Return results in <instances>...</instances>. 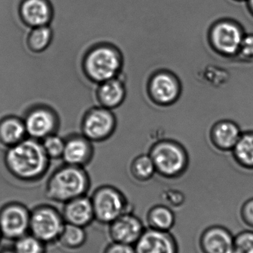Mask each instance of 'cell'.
I'll return each mask as SVG.
<instances>
[{
	"mask_svg": "<svg viewBox=\"0 0 253 253\" xmlns=\"http://www.w3.org/2000/svg\"><path fill=\"white\" fill-rule=\"evenodd\" d=\"M49 158L39 140L32 138L8 147L4 156L7 169L16 178L34 181L44 175L49 166Z\"/></svg>",
	"mask_w": 253,
	"mask_h": 253,
	"instance_id": "cell-1",
	"label": "cell"
},
{
	"mask_svg": "<svg viewBox=\"0 0 253 253\" xmlns=\"http://www.w3.org/2000/svg\"><path fill=\"white\" fill-rule=\"evenodd\" d=\"M90 187L89 175L82 167L66 165L52 174L46 186V197L59 203L86 196Z\"/></svg>",
	"mask_w": 253,
	"mask_h": 253,
	"instance_id": "cell-2",
	"label": "cell"
},
{
	"mask_svg": "<svg viewBox=\"0 0 253 253\" xmlns=\"http://www.w3.org/2000/svg\"><path fill=\"white\" fill-rule=\"evenodd\" d=\"M83 65L88 78L101 84L118 77L123 65L122 53L112 44H95L85 55Z\"/></svg>",
	"mask_w": 253,
	"mask_h": 253,
	"instance_id": "cell-3",
	"label": "cell"
},
{
	"mask_svg": "<svg viewBox=\"0 0 253 253\" xmlns=\"http://www.w3.org/2000/svg\"><path fill=\"white\" fill-rule=\"evenodd\" d=\"M62 213L50 205H40L31 211L29 233L46 245L56 243L65 226Z\"/></svg>",
	"mask_w": 253,
	"mask_h": 253,
	"instance_id": "cell-4",
	"label": "cell"
},
{
	"mask_svg": "<svg viewBox=\"0 0 253 253\" xmlns=\"http://www.w3.org/2000/svg\"><path fill=\"white\" fill-rule=\"evenodd\" d=\"M91 200L95 220L101 224L108 225L120 215L130 211L124 195L111 186H102L97 189Z\"/></svg>",
	"mask_w": 253,
	"mask_h": 253,
	"instance_id": "cell-5",
	"label": "cell"
},
{
	"mask_svg": "<svg viewBox=\"0 0 253 253\" xmlns=\"http://www.w3.org/2000/svg\"><path fill=\"white\" fill-rule=\"evenodd\" d=\"M245 33L242 26L230 19H222L213 24L209 31V40L213 48L227 56L239 53Z\"/></svg>",
	"mask_w": 253,
	"mask_h": 253,
	"instance_id": "cell-6",
	"label": "cell"
},
{
	"mask_svg": "<svg viewBox=\"0 0 253 253\" xmlns=\"http://www.w3.org/2000/svg\"><path fill=\"white\" fill-rule=\"evenodd\" d=\"M116 118L111 110L100 106L89 110L82 122L83 135L91 141H102L115 130Z\"/></svg>",
	"mask_w": 253,
	"mask_h": 253,
	"instance_id": "cell-7",
	"label": "cell"
},
{
	"mask_svg": "<svg viewBox=\"0 0 253 253\" xmlns=\"http://www.w3.org/2000/svg\"><path fill=\"white\" fill-rule=\"evenodd\" d=\"M31 211L20 203H10L0 211L1 236L16 240L29 233Z\"/></svg>",
	"mask_w": 253,
	"mask_h": 253,
	"instance_id": "cell-8",
	"label": "cell"
},
{
	"mask_svg": "<svg viewBox=\"0 0 253 253\" xmlns=\"http://www.w3.org/2000/svg\"><path fill=\"white\" fill-rule=\"evenodd\" d=\"M150 156L154 162L156 170L166 176L176 175L185 167V153L175 143H158L152 147Z\"/></svg>",
	"mask_w": 253,
	"mask_h": 253,
	"instance_id": "cell-9",
	"label": "cell"
},
{
	"mask_svg": "<svg viewBox=\"0 0 253 253\" xmlns=\"http://www.w3.org/2000/svg\"><path fill=\"white\" fill-rule=\"evenodd\" d=\"M145 229L142 221L129 211L108 224V234L112 242L134 246Z\"/></svg>",
	"mask_w": 253,
	"mask_h": 253,
	"instance_id": "cell-10",
	"label": "cell"
},
{
	"mask_svg": "<svg viewBox=\"0 0 253 253\" xmlns=\"http://www.w3.org/2000/svg\"><path fill=\"white\" fill-rule=\"evenodd\" d=\"M135 253H179L175 236L170 232L145 229L134 245Z\"/></svg>",
	"mask_w": 253,
	"mask_h": 253,
	"instance_id": "cell-11",
	"label": "cell"
},
{
	"mask_svg": "<svg viewBox=\"0 0 253 253\" xmlns=\"http://www.w3.org/2000/svg\"><path fill=\"white\" fill-rule=\"evenodd\" d=\"M27 135L34 139H42L54 133L57 126L56 114L51 108H32L23 120Z\"/></svg>",
	"mask_w": 253,
	"mask_h": 253,
	"instance_id": "cell-12",
	"label": "cell"
},
{
	"mask_svg": "<svg viewBox=\"0 0 253 253\" xmlns=\"http://www.w3.org/2000/svg\"><path fill=\"white\" fill-rule=\"evenodd\" d=\"M234 236L221 225H212L205 229L199 239L202 253H232Z\"/></svg>",
	"mask_w": 253,
	"mask_h": 253,
	"instance_id": "cell-13",
	"label": "cell"
},
{
	"mask_svg": "<svg viewBox=\"0 0 253 253\" xmlns=\"http://www.w3.org/2000/svg\"><path fill=\"white\" fill-rule=\"evenodd\" d=\"M61 213L67 224L84 228L95 220L92 200L86 195L64 204Z\"/></svg>",
	"mask_w": 253,
	"mask_h": 253,
	"instance_id": "cell-14",
	"label": "cell"
},
{
	"mask_svg": "<svg viewBox=\"0 0 253 253\" xmlns=\"http://www.w3.org/2000/svg\"><path fill=\"white\" fill-rule=\"evenodd\" d=\"M65 141L62 159L66 165L83 168L90 162L93 155L90 140L83 135H73Z\"/></svg>",
	"mask_w": 253,
	"mask_h": 253,
	"instance_id": "cell-15",
	"label": "cell"
},
{
	"mask_svg": "<svg viewBox=\"0 0 253 253\" xmlns=\"http://www.w3.org/2000/svg\"><path fill=\"white\" fill-rule=\"evenodd\" d=\"M149 91L155 102L169 104L176 100L179 95V84L176 79L168 73H157L150 80Z\"/></svg>",
	"mask_w": 253,
	"mask_h": 253,
	"instance_id": "cell-16",
	"label": "cell"
},
{
	"mask_svg": "<svg viewBox=\"0 0 253 253\" xmlns=\"http://www.w3.org/2000/svg\"><path fill=\"white\" fill-rule=\"evenodd\" d=\"M22 20L31 28L49 25L52 10L48 0H22L19 5Z\"/></svg>",
	"mask_w": 253,
	"mask_h": 253,
	"instance_id": "cell-17",
	"label": "cell"
},
{
	"mask_svg": "<svg viewBox=\"0 0 253 253\" xmlns=\"http://www.w3.org/2000/svg\"><path fill=\"white\" fill-rule=\"evenodd\" d=\"M126 94V87L118 77L101 83L97 90V98L101 106L110 110L118 108Z\"/></svg>",
	"mask_w": 253,
	"mask_h": 253,
	"instance_id": "cell-18",
	"label": "cell"
},
{
	"mask_svg": "<svg viewBox=\"0 0 253 253\" xmlns=\"http://www.w3.org/2000/svg\"><path fill=\"white\" fill-rule=\"evenodd\" d=\"M23 120L16 117H7L0 121V142L10 147L21 142L26 137Z\"/></svg>",
	"mask_w": 253,
	"mask_h": 253,
	"instance_id": "cell-19",
	"label": "cell"
},
{
	"mask_svg": "<svg viewBox=\"0 0 253 253\" xmlns=\"http://www.w3.org/2000/svg\"><path fill=\"white\" fill-rule=\"evenodd\" d=\"M175 212L170 208L165 205H155L147 212L148 228L170 232L175 226Z\"/></svg>",
	"mask_w": 253,
	"mask_h": 253,
	"instance_id": "cell-20",
	"label": "cell"
},
{
	"mask_svg": "<svg viewBox=\"0 0 253 253\" xmlns=\"http://www.w3.org/2000/svg\"><path fill=\"white\" fill-rule=\"evenodd\" d=\"M239 126L231 122H221L214 127L212 137L220 148H234L240 138Z\"/></svg>",
	"mask_w": 253,
	"mask_h": 253,
	"instance_id": "cell-21",
	"label": "cell"
},
{
	"mask_svg": "<svg viewBox=\"0 0 253 253\" xmlns=\"http://www.w3.org/2000/svg\"><path fill=\"white\" fill-rule=\"evenodd\" d=\"M52 39L53 32L50 25L31 28L26 36L27 47L33 53H43L49 48Z\"/></svg>",
	"mask_w": 253,
	"mask_h": 253,
	"instance_id": "cell-22",
	"label": "cell"
},
{
	"mask_svg": "<svg viewBox=\"0 0 253 253\" xmlns=\"http://www.w3.org/2000/svg\"><path fill=\"white\" fill-rule=\"evenodd\" d=\"M87 240V234L84 227L65 223L57 243L68 250L82 248Z\"/></svg>",
	"mask_w": 253,
	"mask_h": 253,
	"instance_id": "cell-23",
	"label": "cell"
},
{
	"mask_svg": "<svg viewBox=\"0 0 253 253\" xmlns=\"http://www.w3.org/2000/svg\"><path fill=\"white\" fill-rule=\"evenodd\" d=\"M236 159L247 167H253V133L241 135L234 147Z\"/></svg>",
	"mask_w": 253,
	"mask_h": 253,
	"instance_id": "cell-24",
	"label": "cell"
},
{
	"mask_svg": "<svg viewBox=\"0 0 253 253\" xmlns=\"http://www.w3.org/2000/svg\"><path fill=\"white\" fill-rule=\"evenodd\" d=\"M131 170L135 178L146 181L152 177L156 168L151 156L141 155L132 162Z\"/></svg>",
	"mask_w": 253,
	"mask_h": 253,
	"instance_id": "cell-25",
	"label": "cell"
},
{
	"mask_svg": "<svg viewBox=\"0 0 253 253\" xmlns=\"http://www.w3.org/2000/svg\"><path fill=\"white\" fill-rule=\"evenodd\" d=\"M13 249L16 253H46V245L28 233L15 240Z\"/></svg>",
	"mask_w": 253,
	"mask_h": 253,
	"instance_id": "cell-26",
	"label": "cell"
},
{
	"mask_svg": "<svg viewBox=\"0 0 253 253\" xmlns=\"http://www.w3.org/2000/svg\"><path fill=\"white\" fill-rule=\"evenodd\" d=\"M65 143V139L53 133L43 138L42 144L48 157L49 159H56L62 158Z\"/></svg>",
	"mask_w": 253,
	"mask_h": 253,
	"instance_id": "cell-27",
	"label": "cell"
},
{
	"mask_svg": "<svg viewBox=\"0 0 253 253\" xmlns=\"http://www.w3.org/2000/svg\"><path fill=\"white\" fill-rule=\"evenodd\" d=\"M232 253H253V230H243L234 236Z\"/></svg>",
	"mask_w": 253,
	"mask_h": 253,
	"instance_id": "cell-28",
	"label": "cell"
},
{
	"mask_svg": "<svg viewBox=\"0 0 253 253\" xmlns=\"http://www.w3.org/2000/svg\"><path fill=\"white\" fill-rule=\"evenodd\" d=\"M240 216L244 224L253 228V198L243 204L241 208Z\"/></svg>",
	"mask_w": 253,
	"mask_h": 253,
	"instance_id": "cell-29",
	"label": "cell"
},
{
	"mask_svg": "<svg viewBox=\"0 0 253 253\" xmlns=\"http://www.w3.org/2000/svg\"><path fill=\"white\" fill-rule=\"evenodd\" d=\"M239 53L246 58L253 57V34L244 36Z\"/></svg>",
	"mask_w": 253,
	"mask_h": 253,
	"instance_id": "cell-30",
	"label": "cell"
},
{
	"mask_svg": "<svg viewBox=\"0 0 253 253\" xmlns=\"http://www.w3.org/2000/svg\"><path fill=\"white\" fill-rule=\"evenodd\" d=\"M103 253H135V251L132 245L111 242L106 247Z\"/></svg>",
	"mask_w": 253,
	"mask_h": 253,
	"instance_id": "cell-31",
	"label": "cell"
},
{
	"mask_svg": "<svg viewBox=\"0 0 253 253\" xmlns=\"http://www.w3.org/2000/svg\"><path fill=\"white\" fill-rule=\"evenodd\" d=\"M248 2V8H249L250 11L253 15V0H247Z\"/></svg>",
	"mask_w": 253,
	"mask_h": 253,
	"instance_id": "cell-32",
	"label": "cell"
},
{
	"mask_svg": "<svg viewBox=\"0 0 253 253\" xmlns=\"http://www.w3.org/2000/svg\"><path fill=\"white\" fill-rule=\"evenodd\" d=\"M1 253H16V252H15L14 250L12 249L7 250V251H2V252H1Z\"/></svg>",
	"mask_w": 253,
	"mask_h": 253,
	"instance_id": "cell-33",
	"label": "cell"
},
{
	"mask_svg": "<svg viewBox=\"0 0 253 253\" xmlns=\"http://www.w3.org/2000/svg\"><path fill=\"white\" fill-rule=\"evenodd\" d=\"M236 1H247V0H236Z\"/></svg>",
	"mask_w": 253,
	"mask_h": 253,
	"instance_id": "cell-34",
	"label": "cell"
},
{
	"mask_svg": "<svg viewBox=\"0 0 253 253\" xmlns=\"http://www.w3.org/2000/svg\"><path fill=\"white\" fill-rule=\"evenodd\" d=\"M1 231H0V238H1Z\"/></svg>",
	"mask_w": 253,
	"mask_h": 253,
	"instance_id": "cell-35",
	"label": "cell"
}]
</instances>
